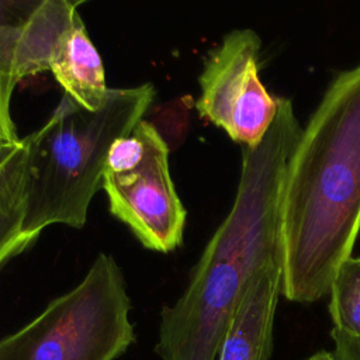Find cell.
Instances as JSON below:
<instances>
[{
  "label": "cell",
  "instance_id": "7c38bea8",
  "mask_svg": "<svg viewBox=\"0 0 360 360\" xmlns=\"http://www.w3.org/2000/svg\"><path fill=\"white\" fill-rule=\"evenodd\" d=\"M38 3L39 0H0V66L11 75L25 25Z\"/></svg>",
  "mask_w": 360,
  "mask_h": 360
},
{
  "label": "cell",
  "instance_id": "4fadbf2b",
  "mask_svg": "<svg viewBox=\"0 0 360 360\" xmlns=\"http://www.w3.org/2000/svg\"><path fill=\"white\" fill-rule=\"evenodd\" d=\"M17 83L18 80L14 75L0 66V143H17L21 141L11 118V96Z\"/></svg>",
  "mask_w": 360,
  "mask_h": 360
},
{
  "label": "cell",
  "instance_id": "5bb4252c",
  "mask_svg": "<svg viewBox=\"0 0 360 360\" xmlns=\"http://www.w3.org/2000/svg\"><path fill=\"white\" fill-rule=\"evenodd\" d=\"M22 149V142L17 143H0V174L8 167L14 158Z\"/></svg>",
  "mask_w": 360,
  "mask_h": 360
},
{
  "label": "cell",
  "instance_id": "8fae6325",
  "mask_svg": "<svg viewBox=\"0 0 360 360\" xmlns=\"http://www.w3.org/2000/svg\"><path fill=\"white\" fill-rule=\"evenodd\" d=\"M329 294L335 343L360 345V257L350 256L340 266Z\"/></svg>",
  "mask_w": 360,
  "mask_h": 360
},
{
  "label": "cell",
  "instance_id": "30bf717a",
  "mask_svg": "<svg viewBox=\"0 0 360 360\" xmlns=\"http://www.w3.org/2000/svg\"><path fill=\"white\" fill-rule=\"evenodd\" d=\"M21 159L22 149L0 174V269L35 242L21 232L24 214Z\"/></svg>",
  "mask_w": 360,
  "mask_h": 360
},
{
  "label": "cell",
  "instance_id": "3957f363",
  "mask_svg": "<svg viewBox=\"0 0 360 360\" xmlns=\"http://www.w3.org/2000/svg\"><path fill=\"white\" fill-rule=\"evenodd\" d=\"M153 98L152 83L110 87L103 107L86 111L63 94L46 122L21 139L25 236L37 240L51 225L84 226L112 142L132 132Z\"/></svg>",
  "mask_w": 360,
  "mask_h": 360
},
{
  "label": "cell",
  "instance_id": "6da1fadb",
  "mask_svg": "<svg viewBox=\"0 0 360 360\" xmlns=\"http://www.w3.org/2000/svg\"><path fill=\"white\" fill-rule=\"evenodd\" d=\"M301 129L291 100L280 97L264 138L242 148L232 207L191 269L181 295L160 312L155 350L162 360H217L252 278L281 260V193Z\"/></svg>",
  "mask_w": 360,
  "mask_h": 360
},
{
  "label": "cell",
  "instance_id": "9a60e30c",
  "mask_svg": "<svg viewBox=\"0 0 360 360\" xmlns=\"http://www.w3.org/2000/svg\"><path fill=\"white\" fill-rule=\"evenodd\" d=\"M305 360H335L333 354L332 353H328V352H318L315 354H312L311 357L305 359Z\"/></svg>",
  "mask_w": 360,
  "mask_h": 360
},
{
  "label": "cell",
  "instance_id": "5b68a950",
  "mask_svg": "<svg viewBox=\"0 0 360 360\" xmlns=\"http://www.w3.org/2000/svg\"><path fill=\"white\" fill-rule=\"evenodd\" d=\"M262 39L252 28L226 32L204 58L195 108L201 118L252 148L271 127L280 97L269 93L259 76Z\"/></svg>",
  "mask_w": 360,
  "mask_h": 360
},
{
  "label": "cell",
  "instance_id": "52a82bcc",
  "mask_svg": "<svg viewBox=\"0 0 360 360\" xmlns=\"http://www.w3.org/2000/svg\"><path fill=\"white\" fill-rule=\"evenodd\" d=\"M281 294V263L274 262L259 270L248 285L217 360H269L274 315Z\"/></svg>",
  "mask_w": 360,
  "mask_h": 360
},
{
  "label": "cell",
  "instance_id": "ba28073f",
  "mask_svg": "<svg viewBox=\"0 0 360 360\" xmlns=\"http://www.w3.org/2000/svg\"><path fill=\"white\" fill-rule=\"evenodd\" d=\"M49 70L75 104L86 111L103 107L108 89L101 56L89 38L80 15L59 42Z\"/></svg>",
  "mask_w": 360,
  "mask_h": 360
},
{
  "label": "cell",
  "instance_id": "9c48e42d",
  "mask_svg": "<svg viewBox=\"0 0 360 360\" xmlns=\"http://www.w3.org/2000/svg\"><path fill=\"white\" fill-rule=\"evenodd\" d=\"M77 3L68 0H39L31 14L14 63V75L20 80L49 70L51 59L66 32L73 25Z\"/></svg>",
  "mask_w": 360,
  "mask_h": 360
},
{
  "label": "cell",
  "instance_id": "277c9868",
  "mask_svg": "<svg viewBox=\"0 0 360 360\" xmlns=\"http://www.w3.org/2000/svg\"><path fill=\"white\" fill-rule=\"evenodd\" d=\"M121 267L100 252L84 277L0 339V360H115L135 342Z\"/></svg>",
  "mask_w": 360,
  "mask_h": 360
},
{
  "label": "cell",
  "instance_id": "7a4b0ae2",
  "mask_svg": "<svg viewBox=\"0 0 360 360\" xmlns=\"http://www.w3.org/2000/svg\"><path fill=\"white\" fill-rule=\"evenodd\" d=\"M360 232V63L329 82L288 159L280 204L283 295L329 292Z\"/></svg>",
  "mask_w": 360,
  "mask_h": 360
},
{
  "label": "cell",
  "instance_id": "8992f818",
  "mask_svg": "<svg viewBox=\"0 0 360 360\" xmlns=\"http://www.w3.org/2000/svg\"><path fill=\"white\" fill-rule=\"evenodd\" d=\"M101 188L110 212L131 229L143 248L170 253L181 245L187 211L172 180L169 146L162 135L156 136L135 169L104 173Z\"/></svg>",
  "mask_w": 360,
  "mask_h": 360
}]
</instances>
